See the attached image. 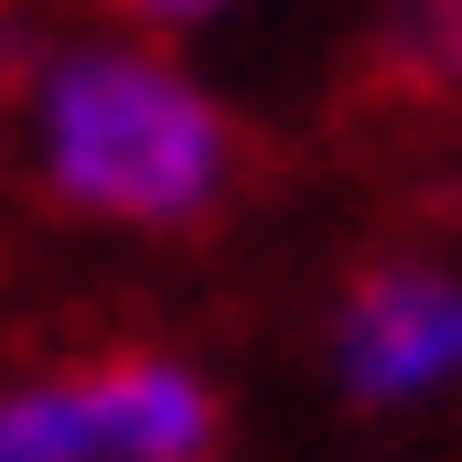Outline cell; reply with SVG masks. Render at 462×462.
<instances>
[{"label":"cell","mask_w":462,"mask_h":462,"mask_svg":"<svg viewBox=\"0 0 462 462\" xmlns=\"http://www.w3.org/2000/svg\"><path fill=\"white\" fill-rule=\"evenodd\" d=\"M65 226L97 236H205L247 194V118L236 97L140 22H76L22 54L11 87V140H0Z\"/></svg>","instance_id":"1"},{"label":"cell","mask_w":462,"mask_h":462,"mask_svg":"<svg viewBox=\"0 0 462 462\" xmlns=\"http://www.w3.org/2000/svg\"><path fill=\"white\" fill-rule=\"evenodd\" d=\"M226 376L183 345H87L0 376V462H226Z\"/></svg>","instance_id":"2"},{"label":"cell","mask_w":462,"mask_h":462,"mask_svg":"<svg viewBox=\"0 0 462 462\" xmlns=\"http://www.w3.org/2000/svg\"><path fill=\"white\" fill-rule=\"evenodd\" d=\"M323 398L345 420L409 430L462 409V258L441 247H376L355 258L323 301Z\"/></svg>","instance_id":"3"},{"label":"cell","mask_w":462,"mask_h":462,"mask_svg":"<svg viewBox=\"0 0 462 462\" xmlns=\"http://www.w3.org/2000/svg\"><path fill=\"white\" fill-rule=\"evenodd\" d=\"M376 65L409 97H462V0H387L376 11Z\"/></svg>","instance_id":"4"},{"label":"cell","mask_w":462,"mask_h":462,"mask_svg":"<svg viewBox=\"0 0 462 462\" xmlns=\"http://www.w3.org/2000/svg\"><path fill=\"white\" fill-rule=\"evenodd\" d=\"M236 11H258V0H118V22H140V32H216V22H236Z\"/></svg>","instance_id":"5"},{"label":"cell","mask_w":462,"mask_h":462,"mask_svg":"<svg viewBox=\"0 0 462 462\" xmlns=\"http://www.w3.org/2000/svg\"><path fill=\"white\" fill-rule=\"evenodd\" d=\"M0 162H11V151H0Z\"/></svg>","instance_id":"6"}]
</instances>
